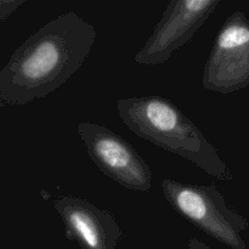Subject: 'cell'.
Masks as SVG:
<instances>
[{"label":"cell","mask_w":249,"mask_h":249,"mask_svg":"<svg viewBox=\"0 0 249 249\" xmlns=\"http://www.w3.org/2000/svg\"><path fill=\"white\" fill-rule=\"evenodd\" d=\"M96 38V28L74 11L50 19L1 68L0 101L23 106L50 95L79 71Z\"/></svg>","instance_id":"cell-1"},{"label":"cell","mask_w":249,"mask_h":249,"mask_svg":"<svg viewBox=\"0 0 249 249\" xmlns=\"http://www.w3.org/2000/svg\"><path fill=\"white\" fill-rule=\"evenodd\" d=\"M116 107L119 118L136 136L189 160L218 180H232V172L213 143L170 100L156 95L125 97L119 99Z\"/></svg>","instance_id":"cell-2"},{"label":"cell","mask_w":249,"mask_h":249,"mask_svg":"<svg viewBox=\"0 0 249 249\" xmlns=\"http://www.w3.org/2000/svg\"><path fill=\"white\" fill-rule=\"evenodd\" d=\"M162 191L168 203L197 229L232 249H247L242 237L247 218L231 208L215 185H189L164 179Z\"/></svg>","instance_id":"cell-3"},{"label":"cell","mask_w":249,"mask_h":249,"mask_svg":"<svg viewBox=\"0 0 249 249\" xmlns=\"http://www.w3.org/2000/svg\"><path fill=\"white\" fill-rule=\"evenodd\" d=\"M77 130L90 160L106 177L130 191L151 189L153 173L150 165L125 139L91 122H80Z\"/></svg>","instance_id":"cell-4"},{"label":"cell","mask_w":249,"mask_h":249,"mask_svg":"<svg viewBox=\"0 0 249 249\" xmlns=\"http://www.w3.org/2000/svg\"><path fill=\"white\" fill-rule=\"evenodd\" d=\"M202 84L219 94H231L249 85V19L241 10L221 26L203 67Z\"/></svg>","instance_id":"cell-5"},{"label":"cell","mask_w":249,"mask_h":249,"mask_svg":"<svg viewBox=\"0 0 249 249\" xmlns=\"http://www.w3.org/2000/svg\"><path fill=\"white\" fill-rule=\"evenodd\" d=\"M220 0H172L134 60L138 65L157 66L189 43L215 11Z\"/></svg>","instance_id":"cell-6"},{"label":"cell","mask_w":249,"mask_h":249,"mask_svg":"<svg viewBox=\"0 0 249 249\" xmlns=\"http://www.w3.org/2000/svg\"><path fill=\"white\" fill-rule=\"evenodd\" d=\"M53 207L62 219L66 237L79 249H116L123 237L116 216L87 199L60 196Z\"/></svg>","instance_id":"cell-7"},{"label":"cell","mask_w":249,"mask_h":249,"mask_svg":"<svg viewBox=\"0 0 249 249\" xmlns=\"http://www.w3.org/2000/svg\"><path fill=\"white\" fill-rule=\"evenodd\" d=\"M24 2L26 0H0V22L7 18Z\"/></svg>","instance_id":"cell-8"},{"label":"cell","mask_w":249,"mask_h":249,"mask_svg":"<svg viewBox=\"0 0 249 249\" xmlns=\"http://www.w3.org/2000/svg\"><path fill=\"white\" fill-rule=\"evenodd\" d=\"M187 247L189 249H212L208 245L202 242L201 240L196 237H190L189 242H187Z\"/></svg>","instance_id":"cell-9"},{"label":"cell","mask_w":249,"mask_h":249,"mask_svg":"<svg viewBox=\"0 0 249 249\" xmlns=\"http://www.w3.org/2000/svg\"><path fill=\"white\" fill-rule=\"evenodd\" d=\"M248 136H249V130H248Z\"/></svg>","instance_id":"cell-10"}]
</instances>
